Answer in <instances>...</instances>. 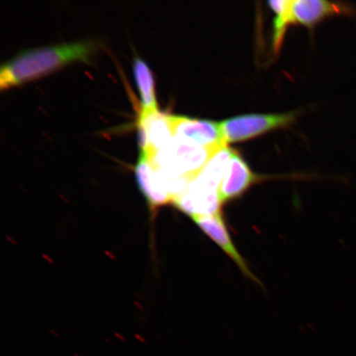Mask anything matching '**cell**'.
Returning a JSON list of instances; mask_svg holds the SVG:
<instances>
[{"label": "cell", "instance_id": "cell-8", "mask_svg": "<svg viewBox=\"0 0 356 356\" xmlns=\"http://www.w3.org/2000/svg\"><path fill=\"white\" fill-rule=\"evenodd\" d=\"M191 219L204 234L215 242L222 251L234 261L245 277L261 286L259 280L252 273L246 261L236 248L222 212L212 216L194 217Z\"/></svg>", "mask_w": 356, "mask_h": 356}, {"label": "cell", "instance_id": "cell-9", "mask_svg": "<svg viewBox=\"0 0 356 356\" xmlns=\"http://www.w3.org/2000/svg\"><path fill=\"white\" fill-rule=\"evenodd\" d=\"M262 179L264 178L253 172L242 156L234 150L220 186L222 206L241 197L252 185Z\"/></svg>", "mask_w": 356, "mask_h": 356}, {"label": "cell", "instance_id": "cell-11", "mask_svg": "<svg viewBox=\"0 0 356 356\" xmlns=\"http://www.w3.org/2000/svg\"><path fill=\"white\" fill-rule=\"evenodd\" d=\"M133 74L139 89L142 111H158L153 74L146 62L139 56L134 58Z\"/></svg>", "mask_w": 356, "mask_h": 356}, {"label": "cell", "instance_id": "cell-12", "mask_svg": "<svg viewBox=\"0 0 356 356\" xmlns=\"http://www.w3.org/2000/svg\"><path fill=\"white\" fill-rule=\"evenodd\" d=\"M268 4L270 10L275 13L273 42L274 50L277 52L282 47L288 26L292 24L289 11L291 0H274L269 1Z\"/></svg>", "mask_w": 356, "mask_h": 356}, {"label": "cell", "instance_id": "cell-6", "mask_svg": "<svg viewBox=\"0 0 356 356\" xmlns=\"http://www.w3.org/2000/svg\"><path fill=\"white\" fill-rule=\"evenodd\" d=\"M175 136L218 152L225 144L220 122L171 115Z\"/></svg>", "mask_w": 356, "mask_h": 356}, {"label": "cell", "instance_id": "cell-2", "mask_svg": "<svg viewBox=\"0 0 356 356\" xmlns=\"http://www.w3.org/2000/svg\"><path fill=\"white\" fill-rule=\"evenodd\" d=\"M215 154L193 142L175 136L165 148L149 160L169 178L193 180Z\"/></svg>", "mask_w": 356, "mask_h": 356}, {"label": "cell", "instance_id": "cell-4", "mask_svg": "<svg viewBox=\"0 0 356 356\" xmlns=\"http://www.w3.org/2000/svg\"><path fill=\"white\" fill-rule=\"evenodd\" d=\"M140 152L135 168L136 180L149 210L154 213L159 208L175 202L172 191V179L155 168L148 155L141 151Z\"/></svg>", "mask_w": 356, "mask_h": 356}, {"label": "cell", "instance_id": "cell-7", "mask_svg": "<svg viewBox=\"0 0 356 356\" xmlns=\"http://www.w3.org/2000/svg\"><path fill=\"white\" fill-rule=\"evenodd\" d=\"M292 24L313 28L320 22L333 16H356V7L326 0H291Z\"/></svg>", "mask_w": 356, "mask_h": 356}, {"label": "cell", "instance_id": "cell-3", "mask_svg": "<svg viewBox=\"0 0 356 356\" xmlns=\"http://www.w3.org/2000/svg\"><path fill=\"white\" fill-rule=\"evenodd\" d=\"M296 113L247 114L220 122L225 144L253 139L264 134L289 127L296 121Z\"/></svg>", "mask_w": 356, "mask_h": 356}, {"label": "cell", "instance_id": "cell-1", "mask_svg": "<svg viewBox=\"0 0 356 356\" xmlns=\"http://www.w3.org/2000/svg\"><path fill=\"white\" fill-rule=\"evenodd\" d=\"M96 50L95 41L83 40L21 51L1 65L0 89L4 90L37 79L72 62L88 63Z\"/></svg>", "mask_w": 356, "mask_h": 356}, {"label": "cell", "instance_id": "cell-10", "mask_svg": "<svg viewBox=\"0 0 356 356\" xmlns=\"http://www.w3.org/2000/svg\"><path fill=\"white\" fill-rule=\"evenodd\" d=\"M234 149L227 146L218 151L209 160L197 176L191 181L188 188L209 194H219L222 177Z\"/></svg>", "mask_w": 356, "mask_h": 356}, {"label": "cell", "instance_id": "cell-5", "mask_svg": "<svg viewBox=\"0 0 356 356\" xmlns=\"http://www.w3.org/2000/svg\"><path fill=\"white\" fill-rule=\"evenodd\" d=\"M137 127L140 151L149 159L165 148L175 137L171 115L159 110H140Z\"/></svg>", "mask_w": 356, "mask_h": 356}]
</instances>
